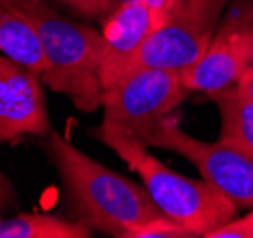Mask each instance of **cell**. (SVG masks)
<instances>
[{
  "label": "cell",
  "instance_id": "obj_15",
  "mask_svg": "<svg viewBox=\"0 0 253 238\" xmlns=\"http://www.w3.org/2000/svg\"><path fill=\"white\" fill-rule=\"evenodd\" d=\"M208 4H210V0H185V8H187L190 17L202 29L215 33V29L208 25Z\"/></svg>",
  "mask_w": 253,
  "mask_h": 238
},
{
  "label": "cell",
  "instance_id": "obj_4",
  "mask_svg": "<svg viewBox=\"0 0 253 238\" xmlns=\"http://www.w3.org/2000/svg\"><path fill=\"white\" fill-rule=\"evenodd\" d=\"M147 147H160L177 152L192 162L206 181H210L238 208H253V156L225 141L208 143L179 130L169 118L143 134Z\"/></svg>",
  "mask_w": 253,
  "mask_h": 238
},
{
  "label": "cell",
  "instance_id": "obj_13",
  "mask_svg": "<svg viewBox=\"0 0 253 238\" xmlns=\"http://www.w3.org/2000/svg\"><path fill=\"white\" fill-rule=\"evenodd\" d=\"M194 235L187 231L185 227L177 225L169 217L154 219L147 225L139 227L131 233L129 238H192Z\"/></svg>",
  "mask_w": 253,
  "mask_h": 238
},
{
  "label": "cell",
  "instance_id": "obj_6",
  "mask_svg": "<svg viewBox=\"0 0 253 238\" xmlns=\"http://www.w3.org/2000/svg\"><path fill=\"white\" fill-rule=\"evenodd\" d=\"M252 44L253 15L236 8L234 15L215 29L208 50L198 63L181 73L183 86L206 92L208 95L234 86L250 63Z\"/></svg>",
  "mask_w": 253,
  "mask_h": 238
},
{
  "label": "cell",
  "instance_id": "obj_18",
  "mask_svg": "<svg viewBox=\"0 0 253 238\" xmlns=\"http://www.w3.org/2000/svg\"><path fill=\"white\" fill-rule=\"evenodd\" d=\"M238 92H240L244 97H248V99L253 101V63H250L246 69H244V73L240 75L238 78V82L234 84Z\"/></svg>",
  "mask_w": 253,
  "mask_h": 238
},
{
  "label": "cell",
  "instance_id": "obj_22",
  "mask_svg": "<svg viewBox=\"0 0 253 238\" xmlns=\"http://www.w3.org/2000/svg\"><path fill=\"white\" fill-rule=\"evenodd\" d=\"M250 63H253V44H252V51H250ZM248 63V65H250Z\"/></svg>",
  "mask_w": 253,
  "mask_h": 238
},
{
  "label": "cell",
  "instance_id": "obj_19",
  "mask_svg": "<svg viewBox=\"0 0 253 238\" xmlns=\"http://www.w3.org/2000/svg\"><path fill=\"white\" fill-rule=\"evenodd\" d=\"M227 2L228 0H210V4H208V25L211 29H215L219 15L223 12V8L227 6Z\"/></svg>",
  "mask_w": 253,
  "mask_h": 238
},
{
  "label": "cell",
  "instance_id": "obj_20",
  "mask_svg": "<svg viewBox=\"0 0 253 238\" xmlns=\"http://www.w3.org/2000/svg\"><path fill=\"white\" fill-rule=\"evenodd\" d=\"M133 2H139V0H103V17H109L114 12H118L120 8L133 4Z\"/></svg>",
  "mask_w": 253,
  "mask_h": 238
},
{
  "label": "cell",
  "instance_id": "obj_12",
  "mask_svg": "<svg viewBox=\"0 0 253 238\" xmlns=\"http://www.w3.org/2000/svg\"><path fill=\"white\" fill-rule=\"evenodd\" d=\"M91 227L51 213H19L0 219V238H89Z\"/></svg>",
  "mask_w": 253,
  "mask_h": 238
},
{
  "label": "cell",
  "instance_id": "obj_5",
  "mask_svg": "<svg viewBox=\"0 0 253 238\" xmlns=\"http://www.w3.org/2000/svg\"><path fill=\"white\" fill-rule=\"evenodd\" d=\"M181 75L164 69H139L126 75L113 88L105 90L101 107L105 122H111L141 138L168 118L183 101Z\"/></svg>",
  "mask_w": 253,
  "mask_h": 238
},
{
  "label": "cell",
  "instance_id": "obj_17",
  "mask_svg": "<svg viewBox=\"0 0 253 238\" xmlns=\"http://www.w3.org/2000/svg\"><path fill=\"white\" fill-rule=\"evenodd\" d=\"M59 2L71 6L73 10L80 12L82 15H88V17L103 15V0H59Z\"/></svg>",
  "mask_w": 253,
  "mask_h": 238
},
{
  "label": "cell",
  "instance_id": "obj_7",
  "mask_svg": "<svg viewBox=\"0 0 253 238\" xmlns=\"http://www.w3.org/2000/svg\"><path fill=\"white\" fill-rule=\"evenodd\" d=\"M50 132L40 75L0 53V143Z\"/></svg>",
  "mask_w": 253,
  "mask_h": 238
},
{
  "label": "cell",
  "instance_id": "obj_2",
  "mask_svg": "<svg viewBox=\"0 0 253 238\" xmlns=\"http://www.w3.org/2000/svg\"><path fill=\"white\" fill-rule=\"evenodd\" d=\"M95 136L139 174L145 189L166 217L185 227L194 237H208L234 219L238 206L210 181L190 179L173 172L147 150V145L127 130L103 120Z\"/></svg>",
  "mask_w": 253,
  "mask_h": 238
},
{
  "label": "cell",
  "instance_id": "obj_1",
  "mask_svg": "<svg viewBox=\"0 0 253 238\" xmlns=\"http://www.w3.org/2000/svg\"><path fill=\"white\" fill-rule=\"evenodd\" d=\"M46 150L61 176L71 206L91 229L129 238L135 229L166 217L145 185L93 160L57 132H50Z\"/></svg>",
  "mask_w": 253,
  "mask_h": 238
},
{
  "label": "cell",
  "instance_id": "obj_11",
  "mask_svg": "<svg viewBox=\"0 0 253 238\" xmlns=\"http://www.w3.org/2000/svg\"><path fill=\"white\" fill-rule=\"evenodd\" d=\"M210 97L221 113V141L253 156V101L236 86L213 92Z\"/></svg>",
  "mask_w": 253,
  "mask_h": 238
},
{
  "label": "cell",
  "instance_id": "obj_3",
  "mask_svg": "<svg viewBox=\"0 0 253 238\" xmlns=\"http://www.w3.org/2000/svg\"><path fill=\"white\" fill-rule=\"evenodd\" d=\"M0 4L35 27L50 65L42 75L46 86L69 95L84 113L101 107V33L84 23L71 21L42 0H0Z\"/></svg>",
  "mask_w": 253,
  "mask_h": 238
},
{
  "label": "cell",
  "instance_id": "obj_9",
  "mask_svg": "<svg viewBox=\"0 0 253 238\" xmlns=\"http://www.w3.org/2000/svg\"><path fill=\"white\" fill-rule=\"evenodd\" d=\"M160 27L154 13L143 4L133 2L120 8L103 23V51L99 63V80L103 92L113 88L127 73L137 51L152 31Z\"/></svg>",
  "mask_w": 253,
  "mask_h": 238
},
{
  "label": "cell",
  "instance_id": "obj_16",
  "mask_svg": "<svg viewBox=\"0 0 253 238\" xmlns=\"http://www.w3.org/2000/svg\"><path fill=\"white\" fill-rule=\"evenodd\" d=\"M152 13H154V17L160 21V25L164 23L166 19L173 13L175 10V6H177L181 0H141Z\"/></svg>",
  "mask_w": 253,
  "mask_h": 238
},
{
  "label": "cell",
  "instance_id": "obj_14",
  "mask_svg": "<svg viewBox=\"0 0 253 238\" xmlns=\"http://www.w3.org/2000/svg\"><path fill=\"white\" fill-rule=\"evenodd\" d=\"M206 238H253V208L240 219H230L225 225L213 229Z\"/></svg>",
  "mask_w": 253,
  "mask_h": 238
},
{
  "label": "cell",
  "instance_id": "obj_10",
  "mask_svg": "<svg viewBox=\"0 0 253 238\" xmlns=\"http://www.w3.org/2000/svg\"><path fill=\"white\" fill-rule=\"evenodd\" d=\"M0 51L40 76L50 67L35 27L4 4H0Z\"/></svg>",
  "mask_w": 253,
  "mask_h": 238
},
{
  "label": "cell",
  "instance_id": "obj_8",
  "mask_svg": "<svg viewBox=\"0 0 253 238\" xmlns=\"http://www.w3.org/2000/svg\"><path fill=\"white\" fill-rule=\"evenodd\" d=\"M213 33L198 25L187 12L185 0H181L173 13L149 35L126 75L139 69H164L181 75L198 63Z\"/></svg>",
  "mask_w": 253,
  "mask_h": 238
},
{
  "label": "cell",
  "instance_id": "obj_21",
  "mask_svg": "<svg viewBox=\"0 0 253 238\" xmlns=\"http://www.w3.org/2000/svg\"><path fill=\"white\" fill-rule=\"evenodd\" d=\"M8 198H10V187H8L6 179H4L2 172H0V215H2L6 204H8Z\"/></svg>",
  "mask_w": 253,
  "mask_h": 238
}]
</instances>
